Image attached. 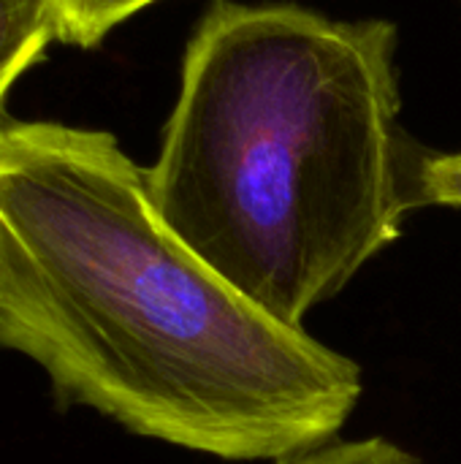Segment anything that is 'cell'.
Returning <instances> with one entry per match:
<instances>
[{
    "label": "cell",
    "instance_id": "6da1fadb",
    "mask_svg": "<svg viewBox=\"0 0 461 464\" xmlns=\"http://www.w3.org/2000/svg\"><path fill=\"white\" fill-rule=\"evenodd\" d=\"M0 348L62 408L226 462L337 438L351 356L236 291L158 215L147 169L106 130L0 114Z\"/></svg>",
    "mask_w": 461,
    "mask_h": 464
},
{
    "label": "cell",
    "instance_id": "7a4b0ae2",
    "mask_svg": "<svg viewBox=\"0 0 461 464\" xmlns=\"http://www.w3.org/2000/svg\"><path fill=\"white\" fill-rule=\"evenodd\" d=\"M397 27L217 0L147 169L163 223L288 326L402 234Z\"/></svg>",
    "mask_w": 461,
    "mask_h": 464
},
{
    "label": "cell",
    "instance_id": "3957f363",
    "mask_svg": "<svg viewBox=\"0 0 461 464\" xmlns=\"http://www.w3.org/2000/svg\"><path fill=\"white\" fill-rule=\"evenodd\" d=\"M57 41V16L49 0H0V114L14 82Z\"/></svg>",
    "mask_w": 461,
    "mask_h": 464
},
{
    "label": "cell",
    "instance_id": "277c9868",
    "mask_svg": "<svg viewBox=\"0 0 461 464\" xmlns=\"http://www.w3.org/2000/svg\"><path fill=\"white\" fill-rule=\"evenodd\" d=\"M57 16V41L90 49L117 24L158 0H49Z\"/></svg>",
    "mask_w": 461,
    "mask_h": 464
},
{
    "label": "cell",
    "instance_id": "5b68a950",
    "mask_svg": "<svg viewBox=\"0 0 461 464\" xmlns=\"http://www.w3.org/2000/svg\"><path fill=\"white\" fill-rule=\"evenodd\" d=\"M277 464H424L402 446L383 440V438H367L353 443H326L321 449L280 459Z\"/></svg>",
    "mask_w": 461,
    "mask_h": 464
},
{
    "label": "cell",
    "instance_id": "8992f818",
    "mask_svg": "<svg viewBox=\"0 0 461 464\" xmlns=\"http://www.w3.org/2000/svg\"><path fill=\"white\" fill-rule=\"evenodd\" d=\"M418 204L461 207V152L432 155L416 174Z\"/></svg>",
    "mask_w": 461,
    "mask_h": 464
}]
</instances>
